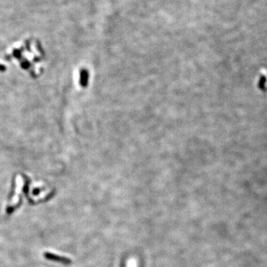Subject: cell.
Here are the masks:
<instances>
[{
  "label": "cell",
  "mask_w": 267,
  "mask_h": 267,
  "mask_svg": "<svg viewBox=\"0 0 267 267\" xmlns=\"http://www.w3.org/2000/svg\"><path fill=\"white\" fill-rule=\"evenodd\" d=\"M44 258L49 260H53L55 262L62 263L63 264H69L71 263V260L68 258H65V257L58 256V255H54V254L50 253V252H45L44 254Z\"/></svg>",
  "instance_id": "6da1fadb"
}]
</instances>
